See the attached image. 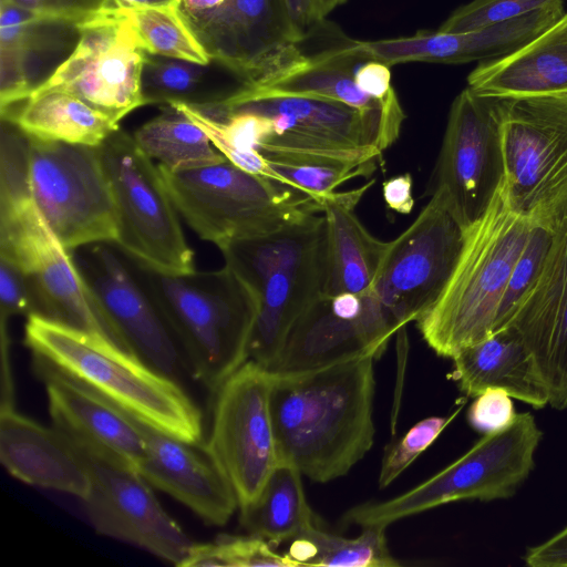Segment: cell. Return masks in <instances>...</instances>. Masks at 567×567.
Returning a JSON list of instances; mask_svg holds the SVG:
<instances>
[{
    "instance_id": "obj_40",
    "label": "cell",
    "mask_w": 567,
    "mask_h": 567,
    "mask_svg": "<svg viewBox=\"0 0 567 567\" xmlns=\"http://www.w3.org/2000/svg\"><path fill=\"white\" fill-rule=\"evenodd\" d=\"M461 408L447 416H427L410 427L384 455L378 480L379 487H388L426 451L457 415Z\"/></svg>"
},
{
    "instance_id": "obj_21",
    "label": "cell",
    "mask_w": 567,
    "mask_h": 567,
    "mask_svg": "<svg viewBox=\"0 0 567 567\" xmlns=\"http://www.w3.org/2000/svg\"><path fill=\"white\" fill-rule=\"evenodd\" d=\"M34 371L44 382L53 427L84 455L137 471L144 440L135 417L61 374Z\"/></svg>"
},
{
    "instance_id": "obj_46",
    "label": "cell",
    "mask_w": 567,
    "mask_h": 567,
    "mask_svg": "<svg viewBox=\"0 0 567 567\" xmlns=\"http://www.w3.org/2000/svg\"><path fill=\"white\" fill-rule=\"evenodd\" d=\"M291 20L302 35L326 18L347 0H285Z\"/></svg>"
},
{
    "instance_id": "obj_22",
    "label": "cell",
    "mask_w": 567,
    "mask_h": 567,
    "mask_svg": "<svg viewBox=\"0 0 567 567\" xmlns=\"http://www.w3.org/2000/svg\"><path fill=\"white\" fill-rule=\"evenodd\" d=\"M144 440L137 471L155 488L188 507L206 525L224 526L238 508L231 485L205 453L194 445L135 419Z\"/></svg>"
},
{
    "instance_id": "obj_36",
    "label": "cell",
    "mask_w": 567,
    "mask_h": 567,
    "mask_svg": "<svg viewBox=\"0 0 567 567\" xmlns=\"http://www.w3.org/2000/svg\"><path fill=\"white\" fill-rule=\"evenodd\" d=\"M296 567L260 536L219 535L212 543H194L181 567Z\"/></svg>"
},
{
    "instance_id": "obj_33",
    "label": "cell",
    "mask_w": 567,
    "mask_h": 567,
    "mask_svg": "<svg viewBox=\"0 0 567 567\" xmlns=\"http://www.w3.org/2000/svg\"><path fill=\"white\" fill-rule=\"evenodd\" d=\"M133 137L147 156L171 172L228 161L205 132L173 105H164L162 113L138 127Z\"/></svg>"
},
{
    "instance_id": "obj_35",
    "label": "cell",
    "mask_w": 567,
    "mask_h": 567,
    "mask_svg": "<svg viewBox=\"0 0 567 567\" xmlns=\"http://www.w3.org/2000/svg\"><path fill=\"white\" fill-rule=\"evenodd\" d=\"M132 23L142 49L151 54L210 63L212 59L173 6L118 11Z\"/></svg>"
},
{
    "instance_id": "obj_47",
    "label": "cell",
    "mask_w": 567,
    "mask_h": 567,
    "mask_svg": "<svg viewBox=\"0 0 567 567\" xmlns=\"http://www.w3.org/2000/svg\"><path fill=\"white\" fill-rule=\"evenodd\" d=\"M524 559L529 567H567V526L546 542L529 548Z\"/></svg>"
},
{
    "instance_id": "obj_11",
    "label": "cell",
    "mask_w": 567,
    "mask_h": 567,
    "mask_svg": "<svg viewBox=\"0 0 567 567\" xmlns=\"http://www.w3.org/2000/svg\"><path fill=\"white\" fill-rule=\"evenodd\" d=\"M28 182L34 204L69 251L116 243V207L96 147L28 136Z\"/></svg>"
},
{
    "instance_id": "obj_18",
    "label": "cell",
    "mask_w": 567,
    "mask_h": 567,
    "mask_svg": "<svg viewBox=\"0 0 567 567\" xmlns=\"http://www.w3.org/2000/svg\"><path fill=\"white\" fill-rule=\"evenodd\" d=\"M395 332L396 326L371 289L321 296L296 321L268 370L287 375L360 355L379 359Z\"/></svg>"
},
{
    "instance_id": "obj_20",
    "label": "cell",
    "mask_w": 567,
    "mask_h": 567,
    "mask_svg": "<svg viewBox=\"0 0 567 567\" xmlns=\"http://www.w3.org/2000/svg\"><path fill=\"white\" fill-rule=\"evenodd\" d=\"M505 327L524 343L548 404L567 409V217L553 231L542 269Z\"/></svg>"
},
{
    "instance_id": "obj_6",
    "label": "cell",
    "mask_w": 567,
    "mask_h": 567,
    "mask_svg": "<svg viewBox=\"0 0 567 567\" xmlns=\"http://www.w3.org/2000/svg\"><path fill=\"white\" fill-rule=\"evenodd\" d=\"M158 168L179 216L218 248L322 213L320 199L229 161L181 172Z\"/></svg>"
},
{
    "instance_id": "obj_42",
    "label": "cell",
    "mask_w": 567,
    "mask_h": 567,
    "mask_svg": "<svg viewBox=\"0 0 567 567\" xmlns=\"http://www.w3.org/2000/svg\"><path fill=\"white\" fill-rule=\"evenodd\" d=\"M34 313L32 295L25 275L11 262L0 259V320Z\"/></svg>"
},
{
    "instance_id": "obj_37",
    "label": "cell",
    "mask_w": 567,
    "mask_h": 567,
    "mask_svg": "<svg viewBox=\"0 0 567 567\" xmlns=\"http://www.w3.org/2000/svg\"><path fill=\"white\" fill-rule=\"evenodd\" d=\"M269 161V159H268ZM276 181L322 199L336 192L344 182L358 176L370 175L375 162L367 164H287L269 161Z\"/></svg>"
},
{
    "instance_id": "obj_30",
    "label": "cell",
    "mask_w": 567,
    "mask_h": 567,
    "mask_svg": "<svg viewBox=\"0 0 567 567\" xmlns=\"http://www.w3.org/2000/svg\"><path fill=\"white\" fill-rule=\"evenodd\" d=\"M1 117L14 123L25 135L97 147L118 121L74 94L48 90L1 111Z\"/></svg>"
},
{
    "instance_id": "obj_43",
    "label": "cell",
    "mask_w": 567,
    "mask_h": 567,
    "mask_svg": "<svg viewBox=\"0 0 567 567\" xmlns=\"http://www.w3.org/2000/svg\"><path fill=\"white\" fill-rule=\"evenodd\" d=\"M227 2L228 0H176L173 7L204 49Z\"/></svg>"
},
{
    "instance_id": "obj_38",
    "label": "cell",
    "mask_w": 567,
    "mask_h": 567,
    "mask_svg": "<svg viewBox=\"0 0 567 567\" xmlns=\"http://www.w3.org/2000/svg\"><path fill=\"white\" fill-rule=\"evenodd\" d=\"M565 0H473L457 8L437 29L460 33L523 18Z\"/></svg>"
},
{
    "instance_id": "obj_48",
    "label": "cell",
    "mask_w": 567,
    "mask_h": 567,
    "mask_svg": "<svg viewBox=\"0 0 567 567\" xmlns=\"http://www.w3.org/2000/svg\"><path fill=\"white\" fill-rule=\"evenodd\" d=\"M413 179L410 173L398 175L385 181L382 195L386 206L400 214H409L414 207Z\"/></svg>"
},
{
    "instance_id": "obj_39",
    "label": "cell",
    "mask_w": 567,
    "mask_h": 567,
    "mask_svg": "<svg viewBox=\"0 0 567 567\" xmlns=\"http://www.w3.org/2000/svg\"><path fill=\"white\" fill-rule=\"evenodd\" d=\"M553 231L535 226L509 276L494 331L504 328L518 302L536 280L548 249Z\"/></svg>"
},
{
    "instance_id": "obj_44",
    "label": "cell",
    "mask_w": 567,
    "mask_h": 567,
    "mask_svg": "<svg viewBox=\"0 0 567 567\" xmlns=\"http://www.w3.org/2000/svg\"><path fill=\"white\" fill-rule=\"evenodd\" d=\"M23 9L76 24L94 17L106 0H8Z\"/></svg>"
},
{
    "instance_id": "obj_34",
    "label": "cell",
    "mask_w": 567,
    "mask_h": 567,
    "mask_svg": "<svg viewBox=\"0 0 567 567\" xmlns=\"http://www.w3.org/2000/svg\"><path fill=\"white\" fill-rule=\"evenodd\" d=\"M353 538L343 537L313 526L291 540L285 554L296 566L327 567H396L400 563L390 553L386 526L361 527Z\"/></svg>"
},
{
    "instance_id": "obj_28",
    "label": "cell",
    "mask_w": 567,
    "mask_h": 567,
    "mask_svg": "<svg viewBox=\"0 0 567 567\" xmlns=\"http://www.w3.org/2000/svg\"><path fill=\"white\" fill-rule=\"evenodd\" d=\"M373 181L350 192H333L322 199L326 219V274L321 296L360 293L370 289L389 241L374 237L353 208Z\"/></svg>"
},
{
    "instance_id": "obj_49",
    "label": "cell",
    "mask_w": 567,
    "mask_h": 567,
    "mask_svg": "<svg viewBox=\"0 0 567 567\" xmlns=\"http://www.w3.org/2000/svg\"><path fill=\"white\" fill-rule=\"evenodd\" d=\"M1 336V394L0 410L16 408L14 382L10 364V338L8 322L0 321Z\"/></svg>"
},
{
    "instance_id": "obj_32",
    "label": "cell",
    "mask_w": 567,
    "mask_h": 567,
    "mask_svg": "<svg viewBox=\"0 0 567 567\" xmlns=\"http://www.w3.org/2000/svg\"><path fill=\"white\" fill-rule=\"evenodd\" d=\"M224 64H208L154 55L145 52L141 94L143 106L184 103L200 110L221 106L239 87L225 85L216 75Z\"/></svg>"
},
{
    "instance_id": "obj_25",
    "label": "cell",
    "mask_w": 567,
    "mask_h": 567,
    "mask_svg": "<svg viewBox=\"0 0 567 567\" xmlns=\"http://www.w3.org/2000/svg\"><path fill=\"white\" fill-rule=\"evenodd\" d=\"M0 461L19 481L83 499L91 475L85 456L55 427L19 413L0 410Z\"/></svg>"
},
{
    "instance_id": "obj_7",
    "label": "cell",
    "mask_w": 567,
    "mask_h": 567,
    "mask_svg": "<svg viewBox=\"0 0 567 567\" xmlns=\"http://www.w3.org/2000/svg\"><path fill=\"white\" fill-rule=\"evenodd\" d=\"M236 109L271 120L272 133L259 152L269 161L287 164L375 162L396 141L405 118L403 109L364 111L311 95H265Z\"/></svg>"
},
{
    "instance_id": "obj_1",
    "label": "cell",
    "mask_w": 567,
    "mask_h": 567,
    "mask_svg": "<svg viewBox=\"0 0 567 567\" xmlns=\"http://www.w3.org/2000/svg\"><path fill=\"white\" fill-rule=\"evenodd\" d=\"M371 354L276 375L271 412L279 460L316 483L344 476L371 450L375 426Z\"/></svg>"
},
{
    "instance_id": "obj_13",
    "label": "cell",
    "mask_w": 567,
    "mask_h": 567,
    "mask_svg": "<svg viewBox=\"0 0 567 567\" xmlns=\"http://www.w3.org/2000/svg\"><path fill=\"white\" fill-rule=\"evenodd\" d=\"M275 374L247 360L214 392L203 449L224 474L238 508L257 499L280 462L271 412Z\"/></svg>"
},
{
    "instance_id": "obj_5",
    "label": "cell",
    "mask_w": 567,
    "mask_h": 567,
    "mask_svg": "<svg viewBox=\"0 0 567 567\" xmlns=\"http://www.w3.org/2000/svg\"><path fill=\"white\" fill-rule=\"evenodd\" d=\"M141 266L166 311L185 369L214 393L248 360L258 312L254 292L226 265L185 274Z\"/></svg>"
},
{
    "instance_id": "obj_24",
    "label": "cell",
    "mask_w": 567,
    "mask_h": 567,
    "mask_svg": "<svg viewBox=\"0 0 567 567\" xmlns=\"http://www.w3.org/2000/svg\"><path fill=\"white\" fill-rule=\"evenodd\" d=\"M565 11L564 4H559L519 19L467 32L425 30L409 37L364 43L375 60L389 66L408 62H482L504 56L518 49L559 20Z\"/></svg>"
},
{
    "instance_id": "obj_16",
    "label": "cell",
    "mask_w": 567,
    "mask_h": 567,
    "mask_svg": "<svg viewBox=\"0 0 567 567\" xmlns=\"http://www.w3.org/2000/svg\"><path fill=\"white\" fill-rule=\"evenodd\" d=\"M501 100L467 86L450 109L434 190L463 229L483 215L504 177Z\"/></svg>"
},
{
    "instance_id": "obj_14",
    "label": "cell",
    "mask_w": 567,
    "mask_h": 567,
    "mask_svg": "<svg viewBox=\"0 0 567 567\" xmlns=\"http://www.w3.org/2000/svg\"><path fill=\"white\" fill-rule=\"evenodd\" d=\"M91 295L122 347L177 380L185 369L166 311L141 262L115 243H96L72 251Z\"/></svg>"
},
{
    "instance_id": "obj_17",
    "label": "cell",
    "mask_w": 567,
    "mask_h": 567,
    "mask_svg": "<svg viewBox=\"0 0 567 567\" xmlns=\"http://www.w3.org/2000/svg\"><path fill=\"white\" fill-rule=\"evenodd\" d=\"M78 28L80 37L72 53L32 93L64 91L120 122L143 106L145 51L131 21L118 11L101 10Z\"/></svg>"
},
{
    "instance_id": "obj_2",
    "label": "cell",
    "mask_w": 567,
    "mask_h": 567,
    "mask_svg": "<svg viewBox=\"0 0 567 567\" xmlns=\"http://www.w3.org/2000/svg\"><path fill=\"white\" fill-rule=\"evenodd\" d=\"M24 344L32 353L34 368L63 375L161 432L203 444L202 412L177 380L113 342L30 315Z\"/></svg>"
},
{
    "instance_id": "obj_29",
    "label": "cell",
    "mask_w": 567,
    "mask_h": 567,
    "mask_svg": "<svg viewBox=\"0 0 567 567\" xmlns=\"http://www.w3.org/2000/svg\"><path fill=\"white\" fill-rule=\"evenodd\" d=\"M451 359L453 379L466 396L475 398L486 389L497 388L535 409L548 404L532 358L512 327L494 331Z\"/></svg>"
},
{
    "instance_id": "obj_19",
    "label": "cell",
    "mask_w": 567,
    "mask_h": 567,
    "mask_svg": "<svg viewBox=\"0 0 567 567\" xmlns=\"http://www.w3.org/2000/svg\"><path fill=\"white\" fill-rule=\"evenodd\" d=\"M84 456L91 486L81 501L94 530L181 567L195 542L163 508L146 478L134 468Z\"/></svg>"
},
{
    "instance_id": "obj_45",
    "label": "cell",
    "mask_w": 567,
    "mask_h": 567,
    "mask_svg": "<svg viewBox=\"0 0 567 567\" xmlns=\"http://www.w3.org/2000/svg\"><path fill=\"white\" fill-rule=\"evenodd\" d=\"M354 80L359 89L373 99L386 100L396 95L391 85L390 66L379 60L370 59L362 63Z\"/></svg>"
},
{
    "instance_id": "obj_23",
    "label": "cell",
    "mask_w": 567,
    "mask_h": 567,
    "mask_svg": "<svg viewBox=\"0 0 567 567\" xmlns=\"http://www.w3.org/2000/svg\"><path fill=\"white\" fill-rule=\"evenodd\" d=\"M74 22L0 4V110L23 102L72 53L79 41Z\"/></svg>"
},
{
    "instance_id": "obj_31",
    "label": "cell",
    "mask_w": 567,
    "mask_h": 567,
    "mask_svg": "<svg viewBox=\"0 0 567 567\" xmlns=\"http://www.w3.org/2000/svg\"><path fill=\"white\" fill-rule=\"evenodd\" d=\"M301 477L293 464L280 461L257 499L239 508L241 526L274 547L317 526Z\"/></svg>"
},
{
    "instance_id": "obj_8",
    "label": "cell",
    "mask_w": 567,
    "mask_h": 567,
    "mask_svg": "<svg viewBox=\"0 0 567 567\" xmlns=\"http://www.w3.org/2000/svg\"><path fill=\"white\" fill-rule=\"evenodd\" d=\"M542 437L532 413L516 414L508 426L484 434L465 454L430 478L386 501L355 505L344 513L342 522L388 527L451 502L508 498L533 471Z\"/></svg>"
},
{
    "instance_id": "obj_10",
    "label": "cell",
    "mask_w": 567,
    "mask_h": 567,
    "mask_svg": "<svg viewBox=\"0 0 567 567\" xmlns=\"http://www.w3.org/2000/svg\"><path fill=\"white\" fill-rule=\"evenodd\" d=\"M97 152L113 194L118 235L116 245L145 266L168 274L193 271L189 247L158 165L118 128Z\"/></svg>"
},
{
    "instance_id": "obj_15",
    "label": "cell",
    "mask_w": 567,
    "mask_h": 567,
    "mask_svg": "<svg viewBox=\"0 0 567 567\" xmlns=\"http://www.w3.org/2000/svg\"><path fill=\"white\" fill-rule=\"evenodd\" d=\"M464 229L440 190L388 249L370 289L400 331L443 292L458 259Z\"/></svg>"
},
{
    "instance_id": "obj_3",
    "label": "cell",
    "mask_w": 567,
    "mask_h": 567,
    "mask_svg": "<svg viewBox=\"0 0 567 567\" xmlns=\"http://www.w3.org/2000/svg\"><path fill=\"white\" fill-rule=\"evenodd\" d=\"M534 227L514 205L503 177L486 210L464 229L443 292L415 321L437 355L452 358L494 332L509 276Z\"/></svg>"
},
{
    "instance_id": "obj_41",
    "label": "cell",
    "mask_w": 567,
    "mask_h": 567,
    "mask_svg": "<svg viewBox=\"0 0 567 567\" xmlns=\"http://www.w3.org/2000/svg\"><path fill=\"white\" fill-rule=\"evenodd\" d=\"M474 399L467 412V420L478 432L486 434L499 431L516 417L513 398L502 389H486Z\"/></svg>"
},
{
    "instance_id": "obj_26",
    "label": "cell",
    "mask_w": 567,
    "mask_h": 567,
    "mask_svg": "<svg viewBox=\"0 0 567 567\" xmlns=\"http://www.w3.org/2000/svg\"><path fill=\"white\" fill-rule=\"evenodd\" d=\"M302 37L285 0H228L204 50L245 84Z\"/></svg>"
},
{
    "instance_id": "obj_12",
    "label": "cell",
    "mask_w": 567,
    "mask_h": 567,
    "mask_svg": "<svg viewBox=\"0 0 567 567\" xmlns=\"http://www.w3.org/2000/svg\"><path fill=\"white\" fill-rule=\"evenodd\" d=\"M0 259L25 275L33 315L101 336L124 349L94 301L72 251L61 244L32 198L0 209Z\"/></svg>"
},
{
    "instance_id": "obj_50",
    "label": "cell",
    "mask_w": 567,
    "mask_h": 567,
    "mask_svg": "<svg viewBox=\"0 0 567 567\" xmlns=\"http://www.w3.org/2000/svg\"><path fill=\"white\" fill-rule=\"evenodd\" d=\"M176 0H106L102 10L121 11L140 8H156L173 6Z\"/></svg>"
},
{
    "instance_id": "obj_4",
    "label": "cell",
    "mask_w": 567,
    "mask_h": 567,
    "mask_svg": "<svg viewBox=\"0 0 567 567\" xmlns=\"http://www.w3.org/2000/svg\"><path fill=\"white\" fill-rule=\"evenodd\" d=\"M225 265L254 292L258 312L248 360L269 368L301 315L322 293L327 233L322 213L219 248Z\"/></svg>"
},
{
    "instance_id": "obj_9",
    "label": "cell",
    "mask_w": 567,
    "mask_h": 567,
    "mask_svg": "<svg viewBox=\"0 0 567 567\" xmlns=\"http://www.w3.org/2000/svg\"><path fill=\"white\" fill-rule=\"evenodd\" d=\"M499 128L514 205L554 231L567 217V93L502 97Z\"/></svg>"
},
{
    "instance_id": "obj_27",
    "label": "cell",
    "mask_w": 567,
    "mask_h": 567,
    "mask_svg": "<svg viewBox=\"0 0 567 567\" xmlns=\"http://www.w3.org/2000/svg\"><path fill=\"white\" fill-rule=\"evenodd\" d=\"M467 86L499 97L567 93V10L513 52L480 62L468 74Z\"/></svg>"
}]
</instances>
